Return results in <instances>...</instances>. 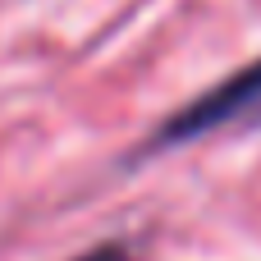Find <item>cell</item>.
<instances>
[{"label": "cell", "mask_w": 261, "mask_h": 261, "mask_svg": "<svg viewBox=\"0 0 261 261\" xmlns=\"http://www.w3.org/2000/svg\"><path fill=\"white\" fill-rule=\"evenodd\" d=\"M261 119V60H252L248 69L229 73L225 83H216L211 92L193 96L179 115H170L161 128H156V147H174V142H193V138H206L216 128H229V124H252Z\"/></svg>", "instance_id": "cell-1"}, {"label": "cell", "mask_w": 261, "mask_h": 261, "mask_svg": "<svg viewBox=\"0 0 261 261\" xmlns=\"http://www.w3.org/2000/svg\"><path fill=\"white\" fill-rule=\"evenodd\" d=\"M78 261H138L124 243H106V248H92L87 257H78Z\"/></svg>", "instance_id": "cell-2"}]
</instances>
